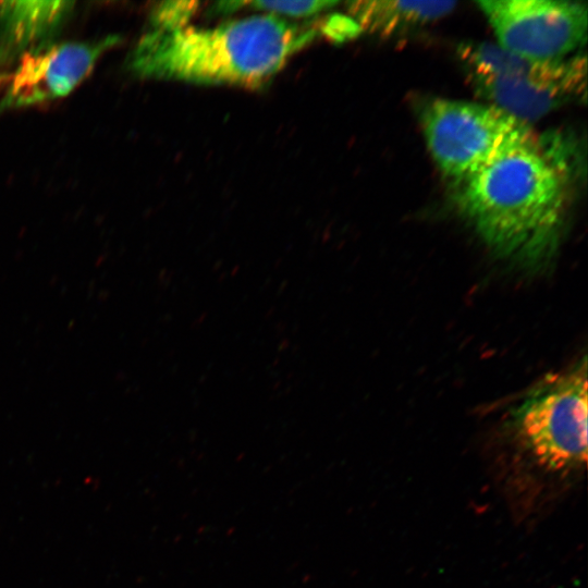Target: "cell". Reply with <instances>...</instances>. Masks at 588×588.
Wrapping results in <instances>:
<instances>
[{"label":"cell","mask_w":588,"mask_h":588,"mask_svg":"<svg viewBox=\"0 0 588 588\" xmlns=\"http://www.w3.org/2000/svg\"><path fill=\"white\" fill-rule=\"evenodd\" d=\"M456 183L461 212L494 253L531 269L550 260L562 226L566 181L536 136Z\"/></svg>","instance_id":"1"},{"label":"cell","mask_w":588,"mask_h":588,"mask_svg":"<svg viewBox=\"0 0 588 588\" xmlns=\"http://www.w3.org/2000/svg\"><path fill=\"white\" fill-rule=\"evenodd\" d=\"M317 35L310 24L271 13L215 27L150 28L132 54L131 69L144 78L259 87Z\"/></svg>","instance_id":"2"},{"label":"cell","mask_w":588,"mask_h":588,"mask_svg":"<svg viewBox=\"0 0 588 588\" xmlns=\"http://www.w3.org/2000/svg\"><path fill=\"white\" fill-rule=\"evenodd\" d=\"M458 56L476 90L522 122L537 120L585 95L584 57L537 61L489 42L464 44Z\"/></svg>","instance_id":"3"},{"label":"cell","mask_w":588,"mask_h":588,"mask_svg":"<svg viewBox=\"0 0 588 588\" xmlns=\"http://www.w3.org/2000/svg\"><path fill=\"white\" fill-rule=\"evenodd\" d=\"M422 131L432 159L455 182L535 137L525 122L492 105L453 99H436L425 108Z\"/></svg>","instance_id":"4"},{"label":"cell","mask_w":588,"mask_h":588,"mask_svg":"<svg viewBox=\"0 0 588 588\" xmlns=\"http://www.w3.org/2000/svg\"><path fill=\"white\" fill-rule=\"evenodd\" d=\"M587 366L541 382L512 412L513 422L543 466L562 470L587 461Z\"/></svg>","instance_id":"5"},{"label":"cell","mask_w":588,"mask_h":588,"mask_svg":"<svg viewBox=\"0 0 588 588\" xmlns=\"http://www.w3.org/2000/svg\"><path fill=\"white\" fill-rule=\"evenodd\" d=\"M498 45L537 61L564 59L585 40L587 8L554 0H481Z\"/></svg>","instance_id":"6"},{"label":"cell","mask_w":588,"mask_h":588,"mask_svg":"<svg viewBox=\"0 0 588 588\" xmlns=\"http://www.w3.org/2000/svg\"><path fill=\"white\" fill-rule=\"evenodd\" d=\"M117 41V37H107L26 52L10 78L2 106H30L66 96L89 75L99 57Z\"/></svg>","instance_id":"7"},{"label":"cell","mask_w":588,"mask_h":588,"mask_svg":"<svg viewBox=\"0 0 588 588\" xmlns=\"http://www.w3.org/2000/svg\"><path fill=\"white\" fill-rule=\"evenodd\" d=\"M455 1L368 0L348 3L360 30L389 37L426 25L449 14Z\"/></svg>","instance_id":"8"},{"label":"cell","mask_w":588,"mask_h":588,"mask_svg":"<svg viewBox=\"0 0 588 588\" xmlns=\"http://www.w3.org/2000/svg\"><path fill=\"white\" fill-rule=\"evenodd\" d=\"M66 1H2L0 29L8 44L24 47L54 29L70 11Z\"/></svg>","instance_id":"9"},{"label":"cell","mask_w":588,"mask_h":588,"mask_svg":"<svg viewBox=\"0 0 588 588\" xmlns=\"http://www.w3.org/2000/svg\"><path fill=\"white\" fill-rule=\"evenodd\" d=\"M242 3L243 7L247 5L278 16L291 17L313 16L338 4L334 1H242Z\"/></svg>","instance_id":"10"},{"label":"cell","mask_w":588,"mask_h":588,"mask_svg":"<svg viewBox=\"0 0 588 588\" xmlns=\"http://www.w3.org/2000/svg\"><path fill=\"white\" fill-rule=\"evenodd\" d=\"M198 9L195 1H168L154 9L151 28L172 29L186 26Z\"/></svg>","instance_id":"11"},{"label":"cell","mask_w":588,"mask_h":588,"mask_svg":"<svg viewBox=\"0 0 588 588\" xmlns=\"http://www.w3.org/2000/svg\"><path fill=\"white\" fill-rule=\"evenodd\" d=\"M321 32L335 41H343L358 35L362 30L351 16L334 15L320 27Z\"/></svg>","instance_id":"12"}]
</instances>
